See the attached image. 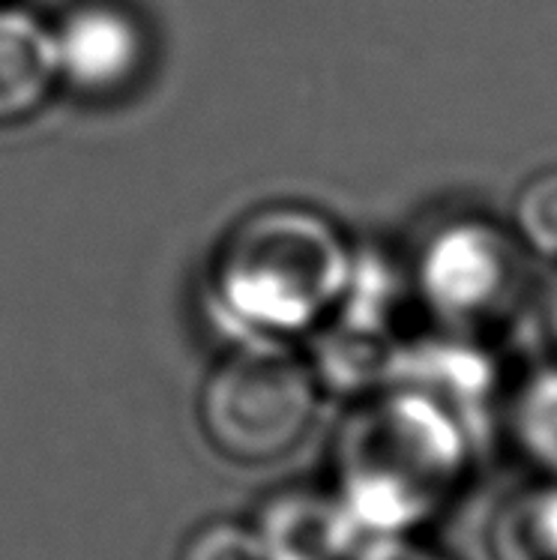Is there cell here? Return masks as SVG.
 <instances>
[{
  "mask_svg": "<svg viewBox=\"0 0 557 560\" xmlns=\"http://www.w3.org/2000/svg\"><path fill=\"white\" fill-rule=\"evenodd\" d=\"M357 252L324 210L274 201L243 213L210 261V303L234 339H285L339 310Z\"/></svg>",
  "mask_w": 557,
  "mask_h": 560,
  "instance_id": "2",
  "label": "cell"
},
{
  "mask_svg": "<svg viewBox=\"0 0 557 560\" xmlns=\"http://www.w3.org/2000/svg\"><path fill=\"white\" fill-rule=\"evenodd\" d=\"M510 279V243L501 231L477 219L434 231L417 261L422 303L455 324L486 318L507 298Z\"/></svg>",
  "mask_w": 557,
  "mask_h": 560,
  "instance_id": "4",
  "label": "cell"
},
{
  "mask_svg": "<svg viewBox=\"0 0 557 560\" xmlns=\"http://www.w3.org/2000/svg\"><path fill=\"white\" fill-rule=\"evenodd\" d=\"M250 527L262 560H353L365 546L339 498L318 489L270 494Z\"/></svg>",
  "mask_w": 557,
  "mask_h": 560,
  "instance_id": "6",
  "label": "cell"
},
{
  "mask_svg": "<svg viewBox=\"0 0 557 560\" xmlns=\"http://www.w3.org/2000/svg\"><path fill=\"white\" fill-rule=\"evenodd\" d=\"M353 560H446L432 549H422L408 542V537H390V539H372L365 542L360 555Z\"/></svg>",
  "mask_w": 557,
  "mask_h": 560,
  "instance_id": "12",
  "label": "cell"
},
{
  "mask_svg": "<svg viewBox=\"0 0 557 560\" xmlns=\"http://www.w3.org/2000/svg\"><path fill=\"white\" fill-rule=\"evenodd\" d=\"M60 88L51 24L0 0V129L36 117Z\"/></svg>",
  "mask_w": 557,
  "mask_h": 560,
  "instance_id": "7",
  "label": "cell"
},
{
  "mask_svg": "<svg viewBox=\"0 0 557 560\" xmlns=\"http://www.w3.org/2000/svg\"><path fill=\"white\" fill-rule=\"evenodd\" d=\"M330 468L333 494L365 542L408 537L465 480V417L426 389L387 381L341 417Z\"/></svg>",
  "mask_w": 557,
  "mask_h": 560,
  "instance_id": "1",
  "label": "cell"
},
{
  "mask_svg": "<svg viewBox=\"0 0 557 560\" xmlns=\"http://www.w3.org/2000/svg\"><path fill=\"white\" fill-rule=\"evenodd\" d=\"M318 405V375L291 342L237 339L198 389V425L219 456L267 465L309 435Z\"/></svg>",
  "mask_w": 557,
  "mask_h": 560,
  "instance_id": "3",
  "label": "cell"
},
{
  "mask_svg": "<svg viewBox=\"0 0 557 560\" xmlns=\"http://www.w3.org/2000/svg\"><path fill=\"white\" fill-rule=\"evenodd\" d=\"M495 560H557V477L510 494L491 522Z\"/></svg>",
  "mask_w": 557,
  "mask_h": 560,
  "instance_id": "8",
  "label": "cell"
},
{
  "mask_svg": "<svg viewBox=\"0 0 557 560\" xmlns=\"http://www.w3.org/2000/svg\"><path fill=\"white\" fill-rule=\"evenodd\" d=\"M181 560H262V551L250 525L210 522L189 537Z\"/></svg>",
  "mask_w": 557,
  "mask_h": 560,
  "instance_id": "11",
  "label": "cell"
},
{
  "mask_svg": "<svg viewBox=\"0 0 557 560\" xmlns=\"http://www.w3.org/2000/svg\"><path fill=\"white\" fill-rule=\"evenodd\" d=\"M548 320H552V332H555L557 339V285L552 291V300H548Z\"/></svg>",
  "mask_w": 557,
  "mask_h": 560,
  "instance_id": "13",
  "label": "cell"
},
{
  "mask_svg": "<svg viewBox=\"0 0 557 560\" xmlns=\"http://www.w3.org/2000/svg\"><path fill=\"white\" fill-rule=\"evenodd\" d=\"M515 229L531 249L557 258V168L534 174L512 207Z\"/></svg>",
  "mask_w": 557,
  "mask_h": 560,
  "instance_id": "10",
  "label": "cell"
},
{
  "mask_svg": "<svg viewBox=\"0 0 557 560\" xmlns=\"http://www.w3.org/2000/svg\"><path fill=\"white\" fill-rule=\"evenodd\" d=\"M512 425L524 453L557 477V372H543L524 384Z\"/></svg>",
  "mask_w": 557,
  "mask_h": 560,
  "instance_id": "9",
  "label": "cell"
},
{
  "mask_svg": "<svg viewBox=\"0 0 557 560\" xmlns=\"http://www.w3.org/2000/svg\"><path fill=\"white\" fill-rule=\"evenodd\" d=\"M60 88L105 100L148 69L150 39L136 12L114 0H81L51 24Z\"/></svg>",
  "mask_w": 557,
  "mask_h": 560,
  "instance_id": "5",
  "label": "cell"
}]
</instances>
